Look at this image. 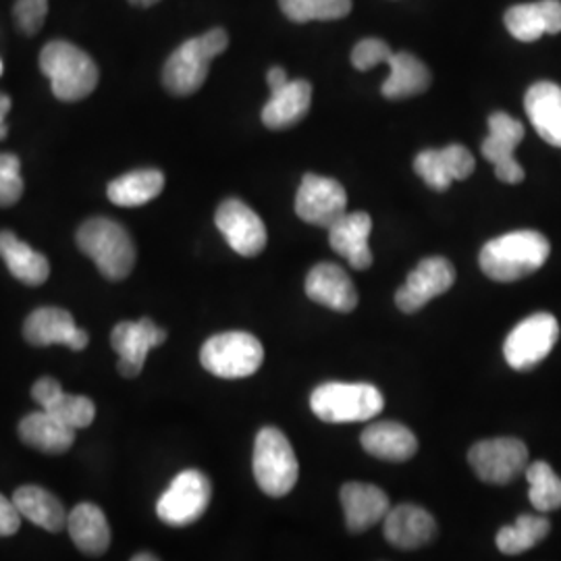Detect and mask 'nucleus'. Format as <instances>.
Masks as SVG:
<instances>
[{"label":"nucleus","mask_w":561,"mask_h":561,"mask_svg":"<svg viewBox=\"0 0 561 561\" xmlns=\"http://www.w3.org/2000/svg\"><path fill=\"white\" fill-rule=\"evenodd\" d=\"M551 254V243L530 229L512 231L482 245L479 264L489 279L514 283L537 273Z\"/></svg>","instance_id":"f257e3e1"},{"label":"nucleus","mask_w":561,"mask_h":561,"mask_svg":"<svg viewBox=\"0 0 561 561\" xmlns=\"http://www.w3.org/2000/svg\"><path fill=\"white\" fill-rule=\"evenodd\" d=\"M78 248L106 279L123 280L136 264V245L121 222L94 217L78 229Z\"/></svg>","instance_id":"f03ea898"},{"label":"nucleus","mask_w":561,"mask_h":561,"mask_svg":"<svg viewBox=\"0 0 561 561\" xmlns=\"http://www.w3.org/2000/svg\"><path fill=\"white\" fill-rule=\"evenodd\" d=\"M41 69L50 80L53 94L62 102L90 96L101 80L96 62L71 42H48L42 48Z\"/></svg>","instance_id":"7ed1b4c3"},{"label":"nucleus","mask_w":561,"mask_h":561,"mask_svg":"<svg viewBox=\"0 0 561 561\" xmlns=\"http://www.w3.org/2000/svg\"><path fill=\"white\" fill-rule=\"evenodd\" d=\"M229 36L217 27L198 38L183 42L169 57L162 69V83L175 96H190L198 92L208 78V65L227 50Z\"/></svg>","instance_id":"20e7f679"},{"label":"nucleus","mask_w":561,"mask_h":561,"mask_svg":"<svg viewBox=\"0 0 561 561\" xmlns=\"http://www.w3.org/2000/svg\"><path fill=\"white\" fill-rule=\"evenodd\" d=\"M310 408L322 422H366L381 414L385 398L370 382H322L310 396Z\"/></svg>","instance_id":"39448f33"},{"label":"nucleus","mask_w":561,"mask_h":561,"mask_svg":"<svg viewBox=\"0 0 561 561\" xmlns=\"http://www.w3.org/2000/svg\"><path fill=\"white\" fill-rule=\"evenodd\" d=\"M300 477V463L289 439L275 426H264L254 443V479L268 497H285Z\"/></svg>","instance_id":"423d86ee"},{"label":"nucleus","mask_w":561,"mask_h":561,"mask_svg":"<svg viewBox=\"0 0 561 561\" xmlns=\"http://www.w3.org/2000/svg\"><path fill=\"white\" fill-rule=\"evenodd\" d=\"M202 366L221 379L252 377L264 362L261 341L243 331L213 335L202 345Z\"/></svg>","instance_id":"0eeeda50"},{"label":"nucleus","mask_w":561,"mask_h":561,"mask_svg":"<svg viewBox=\"0 0 561 561\" xmlns=\"http://www.w3.org/2000/svg\"><path fill=\"white\" fill-rule=\"evenodd\" d=\"M558 337V319L549 312H537L514 327L503 343V356L514 370H530L551 354Z\"/></svg>","instance_id":"6e6552de"},{"label":"nucleus","mask_w":561,"mask_h":561,"mask_svg":"<svg viewBox=\"0 0 561 561\" xmlns=\"http://www.w3.org/2000/svg\"><path fill=\"white\" fill-rule=\"evenodd\" d=\"M213 497V484L201 470H183L157 503V514L169 526H190L201 520Z\"/></svg>","instance_id":"1a4fd4ad"},{"label":"nucleus","mask_w":561,"mask_h":561,"mask_svg":"<svg viewBox=\"0 0 561 561\" xmlns=\"http://www.w3.org/2000/svg\"><path fill=\"white\" fill-rule=\"evenodd\" d=\"M468 461L482 482L510 484L526 472L528 449L520 439L497 437L472 445Z\"/></svg>","instance_id":"9d476101"},{"label":"nucleus","mask_w":561,"mask_h":561,"mask_svg":"<svg viewBox=\"0 0 561 561\" xmlns=\"http://www.w3.org/2000/svg\"><path fill=\"white\" fill-rule=\"evenodd\" d=\"M347 213V194L340 181L308 173L296 194V215L308 225L329 229Z\"/></svg>","instance_id":"9b49d317"},{"label":"nucleus","mask_w":561,"mask_h":561,"mask_svg":"<svg viewBox=\"0 0 561 561\" xmlns=\"http://www.w3.org/2000/svg\"><path fill=\"white\" fill-rule=\"evenodd\" d=\"M454 283H456V268L451 262L443 256L424 259L398 289L396 304L401 312L414 314L428 301L449 291Z\"/></svg>","instance_id":"f8f14e48"},{"label":"nucleus","mask_w":561,"mask_h":561,"mask_svg":"<svg viewBox=\"0 0 561 561\" xmlns=\"http://www.w3.org/2000/svg\"><path fill=\"white\" fill-rule=\"evenodd\" d=\"M215 222L231 250L245 259L259 256L266 248V227L261 217L238 198L222 202Z\"/></svg>","instance_id":"ddd939ff"},{"label":"nucleus","mask_w":561,"mask_h":561,"mask_svg":"<svg viewBox=\"0 0 561 561\" xmlns=\"http://www.w3.org/2000/svg\"><path fill=\"white\" fill-rule=\"evenodd\" d=\"M524 140V125L507 113H493L489 117V136L482 141V157L495 164L497 180L510 185L524 181V169L514 159L516 146Z\"/></svg>","instance_id":"4468645a"},{"label":"nucleus","mask_w":561,"mask_h":561,"mask_svg":"<svg viewBox=\"0 0 561 561\" xmlns=\"http://www.w3.org/2000/svg\"><path fill=\"white\" fill-rule=\"evenodd\" d=\"M167 341V331L150 319L123 321L111 333V345L119 354V373L125 379H136L144 368L150 350Z\"/></svg>","instance_id":"2eb2a0df"},{"label":"nucleus","mask_w":561,"mask_h":561,"mask_svg":"<svg viewBox=\"0 0 561 561\" xmlns=\"http://www.w3.org/2000/svg\"><path fill=\"white\" fill-rule=\"evenodd\" d=\"M474 167V157L461 144H449L442 150H422L414 159V171L435 192L449 190L454 181L468 180Z\"/></svg>","instance_id":"dca6fc26"},{"label":"nucleus","mask_w":561,"mask_h":561,"mask_svg":"<svg viewBox=\"0 0 561 561\" xmlns=\"http://www.w3.org/2000/svg\"><path fill=\"white\" fill-rule=\"evenodd\" d=\"M23 337L36 347H46L62 343L73 352H81L88 347L90 337L80 329L73 317L62 308H38L34 310L23 324Z\"/></svg>","instance_id":"f3484780"},{"label":"nucleus","mask_w":561,"mask_h":561,"mask_svg":"<svg viewBox=\"0 0 561 561\" xmlns=\"http://www.w3.org/2000/svg\"><path fill=\"white\" fill-rule=\"evenodd\" d=\"M340 500L345 514V526L354 535L385 520L391 510L387 493L377 484L368 482H345L341 486Z\"/></svg>","instance_id":"a211bd4d"},{"label":"nucleus","mask_w":561,"mask_h":561,"mask_svg":"<svg viewBox=\"0 0 561 561\" xmlns=\"http://www.w3.org/2000/svg\"><path fill=\"white\" fill-rule=\"evenodd\" d=\"M306 296L335 312H352L358 306V291L350 275L333 262H321L306 277Z\"/></svg>","instance_id":"6ab92c4d"},{"label":"nucleus","mask_w":561,"mask_h":561,"mask_svg":"<svg viewBox=\"0 0 561 561\" xmlns=\"http://www.w3.org/2000/svg\"><path fill=\"white\" fill-rule=\"evenodd\" d=\"M327 231L331 248L356 271H366L373 266V252L368 245L373 219L368 213H345Z\"/></svg>","instance_id":"aec40b11"},{"label":"nucleus","mask_w":561,"mask_h":561,"mask_svg":"<svg viewBox=\"0 0 561 561\" xmlns=\"http://www.w3.org/2000/svg\"><path fill=\"white\" fill-rule=\"evenodd\" d=\"M435 533L437 522L421 505L401 503L385 516V539L398 549H421L433 541Z\"/></svg>","instance_id":"412c9836"},{"label":"nucleus","mask_w":561,"mask_h":561,"mask_svg":"<svg viewBox=\"0 0 561 561\" xmlns=\"http://www.w3.org/2000/svg\"><path fill=\"white\" fill-rule=\"evenodd\" d=\"M32 398L41 403L42 410L76 431L90 426L96 416L94 401L83 396L65 393L60 382L53 377H42L41 381H36L32 387Z\"/></svg>","instance_id":"4be33fe9"},{"label":"nucleus","mask_w":561,"mask_h":561,"mask_svg":"<svg viewBox=\"0 0 561 561\" xmlns=\"http://www.w3.org/2000/svg\"><path fill=\"white\" fill-rule=\"evenodd\" d=\"M505 27L520 42H535L542 34H560L561 0H539L507 9Z\"/></svg>","instance_id":"5701e85b"},{"label":"nucleus","mask_w":561,"mask_h":561,"mask_svg":"<svg viewBox=\"0 0 561 561\" xmlns=\"http://www.w3.org/2000/svg\"><path fill=\"white\" fill-rule=\"evenodd\" d=\"M526 115L542 140L561 148V88L553 81L533 83L524 96Z\"/></svg>","instance_id":"b1692460"},{"label":"nucleus","mask_w":561,"mask_h":561,"mask_svg":"<svg viewBox=\"0 0 561 561\" xmlns=\"http://www.w3.org/2000/svg\"><path fill=\"white\" fill-rule=\"evenodd\" d=\"M360 442L366 454L385 461H408L419 451L416 435L400 422H373L362 433Z\"/></svg>","instance_id":"393cba45"},{"label":"nucleus","mask_w":561,"mask_h":561,"mask_svg":"<svg viewBox=\"0 0 561 561\" xmlns=\"http://www.w3.org/2000/svg\"><path fill=\"white\" fill-rule=\"evenodd\" d=\"M312 85L306 80H289L277 92H271V101L262 108V123L268 129H287L298 125L310 111Z\"/></svg>","instance_id":"a878e982"},{"label":"nucleus","mask_w":561,"mask_h":561,"mask_svg":"<svg viewBox=\"0 0 561 561\" xmlns=\"http://www.w3.org/2000/svg\"><path fill=\"white\" fill-rule=\"evenodd\" d=\"M67 530L81 553L99 558L111 545V526L99 505L80 503L67 516Z\"/></svg>","instance_id":"bb28decb"},{"label":"nucleus","mask_w":561,"mask_h":561,"mask_svg":"<svg viewBox=\"0 0 561 561\" xmlns=\"http://www.w3.org/2000/svg\"><path fill=\"white\" fill-rule=\"evenodd\" d=\"M20 437L25 445L38 449L42 454L59 456L71 449L76 442V428L67 426L46 410H41L23 416V421L20 422Z\"/></svg>","instance_id":"cd10ccee"},{"label":"nucleus","mask_w":561,"mask_h":561,"mask_svg":"<svg viewBox=\"0 0 561 561\" xmlns=\"http://www.w3.org/2000/svg\"><path fill=\"white\" fill-rule=\"evenodd\" d=\"M0 259L15 279L30 287H38L50 277L46 256L21 241L13 231H0Z\"/></svg>","instance_id":"c85d7f7f"},{"label":"nucleus","mask_w":561,"mask_h":561,"mask_svg":"<svg viewBox=\"0 0 561 561\" xmlns=\"http://www.w3.org/2000/svg\"><path fill=\"white\" fill-rule=\"evenodd\" d=\"M387 65L391 67V73L382 83L381 92L385 99L401 101V99L419 96L428 90L433 78L428 67L419 57L410 53H398L389 59Z\"/></svg>","instance_id":"c756f323"},{"label":"nucleus","mask_w":561,"mask_h":561,"mask_svg":"<svg viewBox=\"0 0 561 561\" xmlns=\"http://www.w3.org/2000/svg\"><path fill=\"white\" fill-rule=\"evenodd\" d=\"M13 502L18 503L21 516L25 520L41 526L48 533H60L67 526V512L59 497H55L50 491L42 489L38 484H25L20 486L13 495Z\"/></svg>","instance_id":"7c9ffc66"},{"label":"nucleus","mask_w":561,"mask_h":561,"mask_svg":"<svg viewBox=\"0 0 561 561\" xmlns=\"http://www.w3.org/2000/svg\"><path fill=\"white\" fill-rule=\"evenodd\" d=\"M164 187V175L159 169H138L108 183V201L123 208H136L154 201Z\"/></svg>","instance_id":"2f4dec72"},{"label":"nucleus","mask_w":561,"mask_h":561,"mask_svg":"<svg viewBox=\"0 0 561 561\" xmlns=\"http://www.w3.org/2000/svg\"><path fill=\"white\" fill-rule=\"evenodd\" d=\"M551 524L542 516H520L516 524L505 526L497 533V549L505 556H518L549 535Z\"/></svg>","instance_id":"473e14b6"},{"label":"nucleus","mask_w":561,"mask_h":561,"mask_svg":"<svg viewBox=\"0 0 561 561\" xmlns=\"http://www.w3.org/2000/svg\"><path fill=\"white\" fill-rule=\"evenodd\" d=\"M528 500L537 512L547 514L561 507V479L547 461H535L526 466Z\"/></svg>","instance_id":"72a5a7b5"},{"label":"nucleus","mask_w":561,"mask_h":561,"mask_svg":"<svg viewBox=\"0 0 561 561\" xmlns=\"http://www.w3.org/2000/svg\"><path fill=\"white\" fill-rule=\"evenodd\" d=\"M280 11L296 23L343 20L352 11V0H279Z\"/></svg>","instance_id":"f704fd0d"},{"label":"nucleus","mask_w":561,"mask_h":561,"mask_svg":"<svg viewBox=\"0 0 561 561\" xmlns=\"http://www.w3.org/2000/svg\"><path fill=\"white\" fill-rule=\"evenodd\" d=\"M23 196L21 161L15 154L0 152V206H13Z\"/></svg>","instance_id":"c9c22d12"},{"label":"nucleus","mask_w":561,"mask_h":561,"mask_svg":"<svg viewBox=\"0 0 561 561\" xmlns=\"http://www.w3.org/2000/svg\"><path fill=\"white\" fill-rule=\"evenodd\" d=\"M391 57H393V53H391L389 44L379 38H366V41L358 42L356 48L352 50V62L360 71H368L373 67H377L379 62H389Z\"/></svg>","instance_id":"e433bc0d"},{"label":"nucleus","mask_w":561,"mask_h":561,"mask_svg":"<svg viewBox=\"0 0 561 561\" xmlns=\"http://www.w3.org/2000/svg\"><path fill=\"white\" fill-rule=\"evenodd\" d=\"M46 13H48V0H18L13 9V15L21 32L27 36H34L41 32Z\"/></svg>","instance_id":"4c0bfd02"},{"label":"nucleus","mask_w":561,"mask_h":561,"mask_svg":"<svg viewBox=\"0 0 561 561\" xmlns=\"http://www.w3.org/2000/svg\"><path fill=\"white\" fill-rule=\"evenodd\" d=\"M21 516L20 507L13 500H7L0 493V537H13L20 530Z\"/></svg>","instance_id":"58836bf2"},{"label":"nucleus","mask_w":561,"mask_h":561,"mask_svg":"<svg viewBox=\"0 0 561 561\" xmlns=\"http://www.w3.org/2000/svg\"><path fill=\"white\" fill-rule=\"evenodd\" d=\"M266 81H268L271 92H277V90L283 88V85H287V83H289V78H287L285 69H280V67H273V69L268 71V76H266Z\"/></svg>","instance_id":"ea45409f"},{"label":"nucleus","mask_w":561,"mask_h":561,"mask_svg":"<svg viewBox=\"0 0 561 561\" xmlns=\"http://www.w3.org/2000/svg\"><path fill=\"white\" fill-rule=\"evenodd\" d=\"M9 111H11V99L0 92V141L4 140L7 134H9V127L4 123V117H7Z\"/></svg>","instance_id":"a19ab883"},{"label":"nucleus","mask_w":561,"mask_h":561,"mask_svg":"<svg viewBox=\"0 0 561 561\" xmlns=\"http://www.w3.org/2000/svg\"><path fill=\"white\" fill-rule=\"evenodd\" d=\"M131 4H138V7H152V4H157L159 0H129Z\"/></svg>","instance_id":"79ce46f5"},{"label":"nucleus","mask_w":561,"mask_h":561,"mask_svg":"<svg viewBox=\"0 0 561 561\" xmlns=\"http://www.w3.org/2000/svg\"><path fill=\"white\" fill-rule=\"evenodd\" d=\"M144 560L154 561V560H159V558H157V556H150V553H144V556H134V561H144Z\"/></svg>","instance_id":"37998d69"},{"label":"nucleus","mask_w":561,"mask_h":561,"mask_svg":"<svg viewBox=\"0 0 561 561\" xmlns=\"http://www.w3.org/2000/svg\"><path fill=\"white\" fill-rule=\"evenodd\" d=\"M0 76H2V60H0Z\"/></svg>","instance_id":"c03bdc74"}]
</instances>
